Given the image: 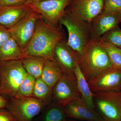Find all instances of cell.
Returning <instances> with one entry per match:
<instances>
[{
	"label": "cell",
	"instance_id": "6da1fadb",
	"mask_svg": "<svg viewBox=\"0 0 121 121\" xmlns=\"http://www.w3.org/2000/svg\"><path fill=\"white\" fill-rule=\"evenodd\" d=\"M65 39L61 25L48 23L41 16L37 20L32 39L24 50L25 56H31L45 59H55L54 50L57 44Z\"/></svg>",
	"mask_w": 121,
	"mask_h": 121
},
{
	"label": "cell",
	"instance_id": "7a4b0ae2",
	"mask_svg": "<svg viewBox=\"0 0 121 121\" xmlns=\"http://www.w3.org/2000/svg\"><path fill=\"white\" fill-rule=\"evenodd\" d=\"M78 56L79 65L87 81L94 76L113 68L107 53L99 39H91Z\"/></svg>",
	"mask_w": 121,
	"mask_h": 121
},
{
	"label": "cell",
	"instance_id": "3957f363",
	"mask_svg": "<svg viewBox=\"0 0 121 121\" xmlns=\"http://www.w3.org/2000/svg\"><path fill=\"white\" fill-rule=\"evenodd\" d=\"M60 24L65 26L67 29V43L78 56L92 39L90 24L65 11L60 19Z\"/></svg>",
	"mask_w": 121,
	"mask_h": 121
},
{
	"label": "cell",
	"instance_id": "277c9868",
	"mask_svg": "<svg viewBox=\"0 0 121 121\" xmlns=\"http://www.w3.org/2000/svg\"><path fill=\"white\" fill-rule=\"evenodd\" d=\"M27 73L22 59L0 61V94L14 97Z\"/></svg>",
	"mask_w": 121,
	"mask_h": 121
},
{
	"label": "cell",
	"instance_id": "5b68a950",
	"mask_svg": "<svg viewBox=\"0 0 121 121\" xmlns=\"http://www.w3.org/2000/svg\"><path fill=\"white\" fill-rule=\"evenodd\" d=\"M94 101L104 121H121V93L110 91L94 93Z\"/></svg>",
	"mask_w": 121,
	"mask_h": 121
},
{
	"label": "cell",
	"instance_id": "8992f818",
	"mask_svg": "<svg viewBox=\"0 0 121 121\" xmlns=\"http://www.w3.org/2000/svg\"><path fill=\"white\" fill-rule=\"evenodd\" d=\"M11 98L6 108L17 121H31L46 105L33 97Z\"/></svg>",
	"mask_w": 121,
	"mask_h": 121
},
{
	"label": "cell",
	"instance_id": "52a82bcc",
	"mask_svg": "<svg viewBox=\"0 0 121 121\" xmlns=\"http://www.w3.org/2000/svg\"><path fill=\"white\" fill-rule=\"evenodd\" d=\"M41 16L33 9L28 15L9 29L11 37L16 41L23 52L32 39L37 20Z\"/></svg>",
	"mask_w": 121,
	"mask_h": 121
},
{
	"label": "cell",
	"instance_id": "ba28073f",
	"mask_svg": "<svg viewBox=\"0 0 121 121\" xmlns=\"http://www.w3.org/2000/svg\"><path fill=\"white\" fill-rule=\"evenodd\" d=\"M104 0H70L65 11L90 23L104 9Z\"/></svg>",
	"mask_w": 121,
	"mask_h": 121
},
{
	"label": "cell",
	"instance_id": "9c48e42d",
	"mask_svg": "<svg viewBox=\"0 0 121 121\" xmlns=\"http://www.w3.org/2000/svg\"><path fill=\"white\" fill-rule=\"evenodd\" d=\"M70 0H46L28 4L48 23L61 25L60 21L65 12Z\"/></svg>",
	"mask_w": 121,
	"mask_h": 121
},
{
	"label": "cell",
	"instance_id": "30bf717a",
	"mask_svg": "<svg viewBox=\"0 0 121 121\" xmlns=\"http://www.w3.org/2000/svg\"><path fill=\"white\" fill-rule=\"evenodd\" d=\"M80 97L76 78L64 74L52 89L53 102L64 107Z\"/></svg>",
	"mask_w": 121,
	"mask_h": 121
},
{
	"label": "cell",
	"instance_id": "8fae6325",
	"mask_svg": "<svg viewBox=\"0 0 121 121\" xmlns=\"http://www.w3.org/2000/svg\"><path fill=\"white\" fill-rule=\"evenodd\" d=\"M93 93L119 91L121 89V70L113 68L87 80Z\"/></svg>",
	"mask_w": 121,
	"mask_h": 121
},
{
	"label": "cell",
	"instance_id": "7c38bea8",
	"mask_svg": "<svg viewBox=\"0 0 121 121\" xmlns=\"http://www.w3.org/2000/svg\"><path fill=\"white\" fill-rule=\"evenodd\" d=\"M54 56L63 74L76 78L75 71L76 64L78 63V56L69 47L66 38L56 44L54 50Z\"/></svg>",
	"mask_w": 121,
	"mask_h": 121
},
{
	"label": "cell",
	"instance_id": "4fadbf2b",
	"mask_svg": "<svg viewBox=\"0 0 121 121\" xmlns=\"http://www.w3.org/2000/svg\"><path fill=\"white\" fill-rule=\"evenodd\" d=\"M66 117L85 121H104L98 113L92 109L80 97L64 107Z\"/></svg>",
	"mask_w": 121,
	"mask_h": 121
},
{
	"label": "cell",
	"instance_id": "5bb4252c",
	"mask_svg": "<svg viewBox=\"0 0 121 121\" xmlns=\"http://www.w3.org/2000/svg\"><path fill=\"white\" fill-rule=\"evenodd\" d=\"M33 9L30 4L25 3L0 7V25L9 29Z\"/></svg>",
	"mask_w": 121,
	"mask_h": 121
},
{
	"label": "cell",
	"instance_id": "9a60e30c",
	"mask_svg": "<svg viewBox=\"0 0 121 121\" xmlns=\"http://www.w3.org/2000/svg\"><path fill=\"white\" fill-rule=\"evenodd\" d=\"M120 23L117 13L103 10L90 23L92 39L99 40L104 34L118 26Z\"/></svg>",
	"mask_w": 121,
	"mask_h": 121
},
{
	"label": "cell",
	"instance_id": "2e32d148",
	"mask_svg": "<svg viewBox=\"0 0 121 121\" xmlns=\"http://www.w3.org/2000/svg\"><path fill=\"white\" fill-rule=\"evenodd\" d=\"M63 74L55 60H46L41 74V79L52 89Z\"/></svg>",
	"mask_w": 121,
	"mask_h": 121
},
{
	"label": "cell",
	"instance_id": "e0dca14e",
	"mask_svg": "<svg viewBox=\"0 0 121 121\" xmlns=\"http://www.w3.org/2000/svg\"><path fill=\"white\" fill-rule=\"evenodd\" d=\"M75 74L81 98L91 109L95 110L96 107L94 101V93L91 90L88 82L83 73L78 63L76 64Z\"/></svg>",
	"mask_w": 121,
	"mask_h": 121
},
{
	"label": "cell",
	"instance_id": "ac0fdd59",
	"mask_svg": "<svg viewBox=\"0 0 121 121\" xmlns=\"http://www.w3.org/2000/svg\"><path fill=\"white\" fill-rule=\"evenodd\" d=\"M24 56L23 50L12 37L0 48V61L19 60Z\"/></svg>",
	"mask_w": 121,
	"mask_h": 121
},
{
	"label": "cell",
	"instance_id": "d6986e66",
	"mask_svg": "<svg viewBox=\"0 0 121 121\" xmlns=\"http://www.w3.org/2000/svg\"><path fill=\"white\" fill-rule=\"evenodd\" d=\"M46 60L41 57L26 56L22 59V63L27 73L37 79L41 77Z\"/></svg>",
	"mask_w": 121,
	"mask_h": 121
},
{
	"label": "cell",
	"instance_id": "ffe728a7",
	"mask_svg": "<svg viewBox=\"0 0 121 121\" xmlns=\"http://www.w3.org/2000/svg\"><path fill=\"white\" fill-rule=\"evenodd\" d=\"M33 97L40 99L46 105L52 99V90L45 83L41 78L36 79Z\"/></svg>",
	"mask_w": 121,
	"mask_h": 121
},
{
	"label": "cell",
	"instance_id": "44dd1931",
	"mask_svg": "<svg viewBox=\"0 0 121 121\" xmlns=\"http://www.w3.org/2000/svg\"><path fill=\"white\" fill-rule=\"evenodd\" d=\"M101 41L113 68L121 70V49L107 42Z\"/></svg>",
	"mask_w": 121,
	"mask_h": 121
},
{
	"label": "cell",
	"instance_id": "7402d4cb",
	"mask_svg": "<svg viewBox=\"0 0 121 121\" xmlns=\"http://www.w3.org/2000/svg\"><path fill=\"white\" fill-rule=\"evenodd\" d=\"M64 107L52 103L46 110L43 121H67Z\"/></svg>",
	"mask_w": 121,
	"mask_h": 121
},
{
	"label": "cell",
	"instance_id": "603a6c76",
	"mask_svg": "<svg viewBox=\"0 0 121 121\" xmlns=\"http://www.w3.org/2000/svg\"><path fill=\"white\" fill-rule=\"evenodd\" d=\"M36 80V78L27 73L20 85L14 97L21 98L32 97Z\"/></svg>",
	"mask_w": 121,
	"mask_h": 121
},
{
	"label": "cell",
	"instance_id": "cb8c5ba5",
	"mask_svg": "<svg viewBox=\"0 0 121 121\" xmlns=\"http://www.w3.org/2000/svg\"><path fill=\"white\" fill-rule=\"evenodd\" d=\"M121 49V29L118 26L103 35L99 39Z\"/></svg>",
	"mask_w": 121,
	"mask_h": 121
},
{
	"label": "cell",
	"instance_id": "d4e9b609",
	"mask_svg": "<svg viewBox=\"0 0 121 121\" xmlns=\"http://www.w3.org/2000/svg\"><path fill=\"white\" fill-rule=\"evenodd\" d=\"M104 10L117 13L121 11V0H104Z\"/></svg>",
	"mask_w": 121,
	"mask_h": 121
},
{
	"label": "cell",
	"instance_id": "484cf974",
	"mask_svg": "<svg viewBox=\"0 0 121 121\" xmlns=\"http://www.w3.org/2000/svg\"><path fill=\"white\" fill-rule=\"evenodd\" d=\"M11 37L9 29L0 25V48Z\"/></svg>",
	"mask_w": 121,
	"mask_h": 121
},
{
	"label": "cell",
	"instance_id": "4316f807",
	"mask_svg": "<svg viewBox=\"0 0 121 121\" xmlns=\"http://www.w3.org/2000/svg\"><path fill=\"white\" fill-rule=\"evenodd\" d=\"M0 121H17L8 110L0 109Z\"/></svg>",
	"mask_w": 121,
	"mask_h": 121
},
{
	"label": "cell",
	"instance_id": "83f0119b",
	"mask_svg": "<svg viewBox=\"0 0 121 121\" xmlns=\"http://www.w3.org/2000/svg\"><path fill=\"white\" fill-rule=\"evenodd\" d=\"M26 0H0V7L17 5L24 4Z\"/></svg>",
	"mask_w": 121,
	"mask_h": 121
},
{
	"label": "cell",
	"instance_id": "f1b7e54d",
	"mask_svg": "<svg viewBox=\"0 0 121 121\" xmlns=\"http://www.w3.org/2000/svg\"><path fill=\"white\" fill-rule=\"evenodd\" d=\"M8 103V102L7 99L0 94V109L6 108Z\"/></svg>",
	"mask_w": 121,
	"mask_h": 121
},
{
	"label": "cell",
	"instance_id": "f546056e",
	"mask_svg": "<svg viewBox=\"0 0 121 121\" xmlns=\"http://www.w3.org/2000/svg\"><path fill=\"white\" fill-rule=\"evenodd\" d=\"M46 0H26L24 3L27 4H30L38 1H43Z\"/></svg>",
	"mask_w": 121,
	"mask_h": 121
},
{
	"label": "cell",
	"instance_id": "4dcf8cb0",
	"mask_svg": "<svg viewBox=\"0 0 121 121\" xmlns=\"http://www.w3.org/2000/svg\"><path fill=\"white\" fill-rule=\"evenodd\" d=\"M117 14L118 16L119 21H120V22H121V11L118 13H117Z\"/></svg>",
	"mask_w": 121,
	"mask_h": 121
},
{
	"label": "cell",
	"instance_id": "1f68e13d",
	"mask_svg": "<svg viewBox=\"0 0 121 121\" xmlns=\"http://www.w3.org/2000/svg\"><path fill=\"white\" fill-rule=\"evenodd\" d=\"M119 91H120V92H121V90H120Z\"/></svg>",
	"mask_w": 121,
	"mask_h": 121
},
{
	"label": "cell",
	"instance_id": "d6a6232c",
	"mask_svg": "<svg viewBox=\"0 0 121 121\" xmlns=\"http://www.w3.org/2000/svg\"></svg>",
	"mask_w": 121,
	"mask_h": 121
}]
</instances>
